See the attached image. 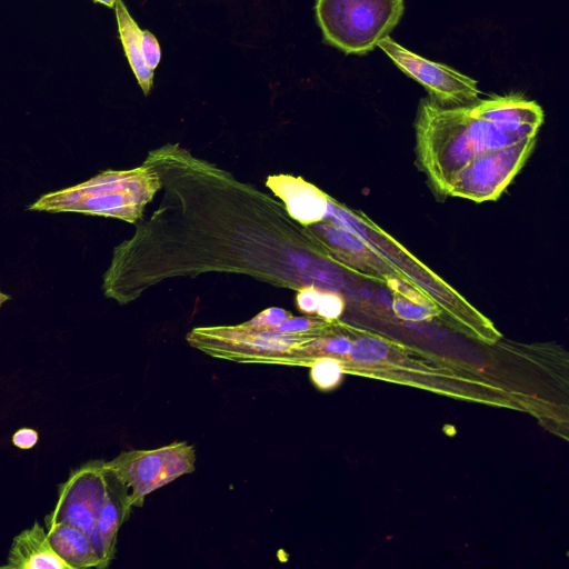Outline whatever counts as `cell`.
Wrapping results in <instances>:
<instances>
[{"mask_svg":"<svg viewBox=\"0 0 569 569\" xmlns=\"http://www.w3.org/2000/svg\"><path fill=\"white\" fill-rule=\"evenodd\" d=\"M0 569H71L52 548L44 529L34 521L13 538L6 565Z\"/></svg>","mask_w":569,"mask_h":569,"instance_id":"cell-14","label":"cell"},{"mask_svg":"<svg viewBox=\"0 0 569 569\" xmlns=\"http://www.w3.org/2000/svg\"><path fill=\"white\" fill-rule=\"evenodd\" d=\"M475 112L501 130L520 137H536L543 122L541 107L522 94L495 96L471 102Z\"/></svg>","mask_w":569,"mask_h":569,"instance_id":"cell-11","label":"cell"},{"mask_svg":"<svg viewBox=\"0 0 569 569\" xmlns=\"http://www.w3.org/2000/svg\"><path fill=\"white\" fill-rule=\"evenodd\" d=\"M141 51L147 66L154 70L160 62L161 51L158 40L148 30L141 31Z\"/></svg>","mask_w":569,"mask_h":569,"instance_id":"cell-22","label":"cell"},{"mask_svg":"<svg viewBox=\"0 0 569 569\" xmlns=\"http://www.w3.org/2000/svg\"><path fill=\"white\" fill-rule=\"evenodd\" d=\"M10 299H11V296L6 295L0 291V307L3 305V302H6L7 300H10Z\"/></svg>","mask_w":569,"mask_h":569,"instance_id":"cell-26","label":"cell"},{"mask_svg":"<svg viewBox=\"0 0 569 569\" xmlns=\"http://www.w3.org/2000/svg\"><path fill=\"white\" fill-rule=\"evenodd\" d=\"M93 2L96 3H101L103 6H107L109 8H114V4L117 2V0H92Z\"/></svg>","mask_w":569,"mask_h":569,"instance_id":"cell-25","label":"cell"},{"mask_svg":"<svg viewBox=\"0 0 569 569\" xmlns=\"http://www.w3.org/2000/svg\"><path fill=\"white\" fill-rule=\"evenodd\" d=\"M267 186L283 201L288 216L303 227L326 219L329 196L302 178L270 176Z\"/></svg>","mask_w":569,"mask_h":569,"instance_id":"cell-12","label":"cell"},{"mask_svg":"<svg viewBox=\"0 0 569 569\" xmlns=\"http://www.w3.org/2000/svg\"><path fill=\"white\" fill-rule=\"evenodd\" d=\"M403 0H317L325 40L346 53L363 54L396 27Z\"/></svg>","mask_w":569,"mask_h":569,"instance_id":"cell-4","label":"cell"},{"mask_svg":"<svg viewBox=\"0 0 569 569\" xmlns=\"http://www.w3.org/2000/svg\"><path fill=\"white\" fill-rule=\"evenodd\" d=\"M107 470L108 493L97 522V553L102 568L108 567L113 559L118 531L128 519L132 508L123 483L108 466Z\"/></svg>","mask_w":569,"mask_h":569,"instance_id":"cell-13","label":"cell"},{"mask_svg":"<svg viewBox=\"0 0 569 569\" xmlns=\"http://www.w3.org/2000/svg\"><path fill=\"white\" fill-rule=\"evenodd\" d=\"M118 23L119 39L122 43L126 57L144 94H149L153 83V70H151L141 51V29L128 12L124 3L117 0L114 4Z\"/></svg>","mask_w":569,"mask_h":569,"instance_id":"cell-16","label":"cell"},{"mask_svg":"<svg viewBox=\"0 0 569 569\" xmlns=\"http://www.w3.org/2000/svg\"><path fill=\"white\" fill-rule=\"evenodd\" d=\"M108 493L106 461L94 460L73 470L59 486L58 501L44 520L84 531L97 552V522Z\"/></svg>","mask_w":569,"mask_h":569,"instance_id":"cell-8","label":"cell"},{"mask_svg":"<svg viewBox=\"0 0 569 569\" xmlns=\"http://www.w3.org/2000/svg\"><path fill=\"white\" fill-rule=\"evenodd\" d=\"M161 187L152 166L106 170L78 184L42 194L27 207L31 211L78 212L136 222Z\"/></svg>","mask_w":569,"mask_h":569,"instance_id":"cell-2","label":"cell"},{"mask_svg":"<svg viewBox=\"0 0 569 569\" xmlns=\"http://www.w3.org/2000/svg\"><path fill=\"white\" fill-rule=\"evenodd\" d=\"M320 293L318 289L313 287H302L298 289L297 306L305 313H316Z\"/></svg>","mask_w":569,"mask_h":569,"instance_id":"cell-23","label":"cell"},{"mask_svg":"<svg viewBox=\"0 0 569 569\" xmlns=\"http://www.w3.org/2000/svg\"><path fill=\"white\" fill-rule=\"evenodd\" d=\"M345 308V301L338 292H321L316 313L326 320H337Z\"/></svg>","mask_w":569,"mask_h":569,"instance_id":"cell-20","label":"cell"},{"mask_svg":"<svg viewBox=\"0 0 569 569\" xmlns=\"http://www.w3.org/2000/svg\"><path fill=\"white\" fill-rule=\"evenodd\" d=\"M522 139L479 117L471 103L446 107L422 100L419 106L417 162L432 189L442 196L447 194L455 176L473 158Z\"/></svg>","mask_w":569,"mask_h":569,"instance_id":"cell-1","label":"cell"},{"mask_svg":"<svg viewBox=\"0 0 569 569\" xmlns=\"http://www.w3.org/2000/svg\"><path fill=\"white\" fill-rule=\"evenodd\" d=\"M326 220L360 236L403 281L431 300L440 312L446 311L460 321L467 317L470 321L488 326V321L463 297L361 211H352L329 198Z\"/></svg>","mask_w":569,"mask_h":569,"instance_id":"cell-3","label":"cell"},{"mask_svg":"<svg viewBox=\"0 0 569 569\" xmlns=\"http://www.w3.org/2000/svg\"><path fill=\"white\" fill-rule=\"evenodd\" d=\"M389 345L375 336H361L351 341L348 356L359 363H379L389 356Z\"/></svg>","mask_w":569,"mask_h":569,"instance_id":"cell-18","label":"cell"},{"mask_svg":"<svg viewBox=\"0 0 569 569\" xmlns=\"http://www.w3.org/2000/svg\"><path fill=\"white\" fill-rule=\"evenodd\" d=\"M39 440V433L32 428H21L12 436V443L19 449L28 450L33 448Z\"/></svg>","mask_w":569,"mask_h":569,"instance_id":"cell-24","label":"cell"},{"mask_svg":"<svg viewBox=\"0 0 569 569\" xmlns=\"http://www.w3.org/2000/svg\"><path fill=\"white\" fill-rule=\"evenodd\" d=\"M326 332L284 333L241 323L196 328L187 336V340L192 347L212 357L241 362L292 365L297 352L306 343Z\"/></svg>","mask_w":569,"mask_h":569,"instance_id":"cell-5","label":"cell"},{"mask_svg":"<svg viewBox=\"0 0 569 569\" xmlns=\"http://www.w3.org/2000/svg\"><path fill=\"white\" fill-rule=\"evenodd\" d=\"M44 522L52 548L71 569H102L101 560L84 531L68 523L50 520H44Z\"/></svg>","mask_w":569,"mask_h":569,"instance_id":"cell-15","label":"cell"},{"mask_svg":"<svg viewBox=\"0 0 569 569\" xmlns=\"http://www.w3.org/2000/svg\"><path fill=\"white\" fill-rule=\"evenodd\" d=\"M193 446L173 442L156 449L121 452L107 466L123 483L131 507H141L152 491L194 469Z\"/></svg>","mask_w":569,"mask_h":569,"instance_id":"cell-6","label":"cell"},{"mask_svg":"<svg viewBox=\"0 0 569 569\" xmlns=\"http://www.w3.org/2000/svg\"><path fill=\"white\" fill-rule=\"evenodd\" d=\"M311 367L312 381L323 390L336 387L342 377V366L337 358L320 357L316 359Z\"/></svg>","mask_w":569,"mask_h":569,"instance_id":"cell-19","label":"cell"},{"mask_svg":"<svg viewBox=\"0 0 569 569\" xmlns=\"http://www.w3.org/2000/svg\"><path fill=\"white\" fill-rule=\"evenodd\" d=\"M536 144V137L473 158L452 179L446 196L475 202L493 201L510 184Z\"/></svg>","mask_w":569,"mask_h":569,"instance_id":"cell-7","label":"cell"},{"mask_svg":"<svg viewBox=\"0 0 569 569\" xmlns=\"http://www.w3.org/2000/svg\"><path fill=\"white\" fill-rule=\"evenodd\" d=\"M409 77L421 83L432 101L446 106H463L477 100V82L447 66L429 61L406 50L388 36L378 44Z\"/></svg>","mask_w":569,"mask_h":569,"instance_id":"cell-9","label":"cell"},{"mask_svg":"<svg viewBox=\"0 0 569 569\" xmlns=\"http://www.w3.org/2000/svg\"><path fill=\"white\" fill-rule=\"evenodd\" d=\"M291 316L282 308H268L243 325L252 328L271 329Z\"/></svg>","mask_w":569,"mask_h":569,"instance_id":"cell-21","label":"cell"},{"mask_svg":"<svg viewBox=\"0 0 569 569\" xmlns=\"http://www.w3.org/2000/svg\"><path fill=\"white\" fill-rule=\"evenodd\" d=\"M305 227L328 256L346 270L383 284L391 277L400 278L360 236L328 220Z\"/></svg>","mask_w":569,"mask_h":569,"instance_id":"cell-10","label":"cell"},{"mask_svg":"<svg viewBox=\"0 0 569 569\" xmlns=\"http://www.w3.org/2000/svg\"><path fill=\"white\" fill-rule=\"evenodd\" d=\"M385 284L392 293L393 312L401 320L420 322L441 313L431 300L402 279L391 277Z\"/></svg>","mask_w":569,"mask_h":569,"instance_id":"cell-17","label":"cell"}]
</instances>
